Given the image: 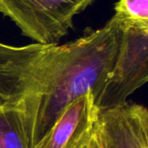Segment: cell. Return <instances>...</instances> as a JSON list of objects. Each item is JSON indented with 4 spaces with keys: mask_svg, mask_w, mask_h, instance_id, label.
<instances>
[{
    "mask_svg": "<svg viewBox=\"0 0 148 148\" xmlns=\"http://www.w3.org/2000/svg\"><path fill=\"white\" fill-rule=\"evenodd\" d=\"M0 148H30L21 111L0 105Z\"/></svg>",
    "mask_w": 148,
    "mask_h": 148,
    "instance_id": "obj_6",
    "label": "cell"
},
{
    "mask_svg": "<svg viewBox=\"0 0 148 148\" xmlns=\"http://www.w3.org/2000/svg\"><path fill=\"white\" fill-rule=\"evenodd\" d=\"M91 1H92V2H94V0H91Z\"/></svg>",
    "mask_w": 148,
    "mask_h": 148,
    "instance_id": "obj_10",
    "label": "cell"
},
{
    "mask_svg": "<svg viewBox=\"0 0 148 148\" xmlns=\"http://www.w3.org/2000/svg\"><path fill=\"white\" fill-rule=\"evenodd\" d=\"M122 23L114 16L66 44L0 42V101L21 111L30 148L72 101L95 98L117 60Z\"/></svg>",
    "mask_w": 148,
    "mask_h": 148,
    "instance_id": "obj_1",
    "label": "cell"
},
{
    "mask_svg": "<svg viewBox=\"0 0 148 148\" xmlns=\"http://www.w3.org/2000/svg\"><path fill=\"white\" fill-rule=\"evenodd\" d=\"M75 148H109L99 119Z\"/></svg>",
    "mask_w": 148,
    "mask_h": 148,
    "instance_id": "obj_8",
    "label": "cell"
},
{
    "mask_svg": "<svg viewBox=\"0 0 148 148\" xmlns=\"http://www.w3.org/2000/svg\"><path fill=\"white\" fill-rule=\"evenodd\" d=\"M114 10L123 20L148 24V0H119Z\"/></svg>",
    "mask_w": 148,
    "mask_h": 148,
    "instance_id": "obj_7",
    "label": "cell"
},
{
    "mask_svg": "<svg viewBox=\"0 0 148 148\" xmlns=\"http://www.w3.org/2000/svg\"><path fill=\"white\" fill-rule=\"evenodd\" d=\"M1 104H2V101H0V105H1Z\"/></svg>",
    "mask_w": 148,
    "mask_h": 148,
    "instance_id": "obj_9",
    "label": "cell"
},
{
    "mask_svg": "<svg viewBox=\"0 0 148 148\" xmlns=\"http://www.w3.org/2000/svg\"><path fill=\"white\" fill-rule=\"evenodd\" d=\"M99 120L109 148H148V110L127 101L99 112Z\"/></svg>",
    "mask_w": 148,
    "mask_h": 148,
    "instance_id": "obj_5",
    "label": "cell"
},
{
    "mask_svg": "<svg viewBox=\"0 0 148 148\" xmlns=\"http://www.w3.org/2000/svg\"><path fill=\"white\" fill-rule=\"evenodd\" d=\"M120 19L123 29L121 48L114 68L95 98L99 111L126 103L148 81V24Z\"/></svg>",
    "mask_w": 148,
    "mask_h": 148,
    "instance_id": "obj_2",
    "label": "cell"
},
{
    "mask_svg": "<svg viewBox=\"0 0 148 148\" xmlns=\"http://www.w3.org/2000/svg\"><path fill=\"white\" fill-rule=\"evenodd\" d=\"M91 0H0V13L27 36L41 44H59L73 28L75 15Z\"/></svg>",
    "mask_w": 148,
    "mask_h": 148,
    "instance_id": "obj_3",
    "label": "cell"
},
{
    "mask_svg": "<svg viewBox=\"0 0 148 148\" xmlns=\"http://www.w3.org/2000/svg\"><path fill=\"white\" fill-rule=\"evenodd\" d=\"M92 92L69 104L33 148H75L99 119Z\"/></svg>",
    "mask_w": 148,
    "mask_h": 148,
    "instance_id": "obj_4",
    "label": "cell"
}]
</instances>
